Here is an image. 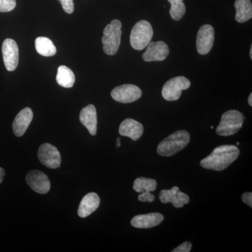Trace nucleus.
<instances>
[{
  "label": "nucleus",
  "instance_id": "29",
  "mask_svg": "<svg viewBox=\"0 0 252 252\" xmlns=\"http://www.w3.org/2000/svg\"><path fill=\"white\" fill-rule=\"evenodd\" d=\"M5 175V171L4 169L0 167V185H1V182H2L3 179H4V177Z\"/></svg>",
  "mask_w": 252,
  "mask_h": 252
},
{
  "label": "nucleus",
  "instance_id": "25",
  "mask_svg": "<svg viewBox=\"0 0 252 252\" xmlns=\"http://www.w3.org/2000/svg\"><path fill=\"white\" fill-rule=\"evenodd\" d=\"M62 5L63 10L67 14H72L74 10V1L73 0H59Z\"/></svg>",
  "mask_w": 252,
  "mask_h": 252
},
{
  "label": "nucleus",
  "instance_id": "32",
  "mask_svg": "<svg viewBox=\"0 0 252 252\" xmlns=\"http://www.w3.org/2000/svg\"><path fill=\"white\" fill-rule=\"evenodd\" d=\"M250 58H251V59H252V46H251V48H250Z\"/></svg>",
  "mask_w": 252,
  "mask_h": 252
},
{
  "label": "nucleus",
  "instance_id": "8",
  "mask_svg": "<svg viewBox=\"0 0 252 252\" xmlns=\"http://www.w3.org/2000/svg\"><path fill=\"white\" fill-rule=\"evenodd\" d=\"M39 161L44 166L56 169L61 166V156L59 151L52 144H43L38 151Z\"/></svg>",
  "mask_w": 252,
  "mask_h": 252
},
{
  "label": "nucleus",
  "instance_id": "30",
  "mask_svg": "<svg viewBox=\"0 0 252 252\" xmlns=\"http://www.w3.org/2000/svg\"><path fill=\"white\" fill-rule=\"evenodd\" d=\"M248 103L250 106H252V94H250L248 98Z\"/></svg>",
  "mask_w": 252,
  "mask_h": 252
},
{
  "label": "nucleus",
  "instance_id": "21",
  "mask_svg": "<svg viewBox=\"0 0 252 252\" xmlns=\"http://www.w3.org/2000/svg\"><path fill=\"white\" fill-rule=\"evenodd\" d=\"M56 81L62 87L69 89L72 88L75 83V75L67 66L61 65L58 69Z\"/></svg>",
  "mask_w": 252,
  "mask_h": 252
},
{
  "label": "nucleus",
  "instance_id": "17",
  "mask_svg": "<svg viewBox=\"0 0 252 252\" xmlns=\"http://www.w3.org/2000/svg\"><path fill=\"white\" fill-rule=\"evenodd\" d=\"M79 120L91 135H95L97 133V117L95 107L89 104L81 111Z\"/></svg>",
  "mask_w": 252,
  "mask_h": 252
},
{
  "label": "nucleus",
  "instance_id": "26",
  "mask_svg": "<svg viewBox=\"0 0 252 252\" xmlns=\"http://www.w3.org/2000/svg\"><path fill=\"white\" fill-rule=\"evenodd\" d=\"M138 200L143 203H152L155 200V196L152 192H144L138 195Z\"/></svg>",
  "mask_w": 252,
  "mask_h": 252
},
{
  "label": "nucleus",
  "instance_id": "14",
  "mask_svg": "<svg viewBox=\"0 0 252 252\" xmlns=\"http://www.w3.org/2000/svg\"><path fill=\"white\" fill-rule=\"evenodd\" d=\"M164 220L163 215L158 212L139 215L131 220V225L136 228H151L157 226Z\"/></svg>",
  "mask_w": 252,
  "mask_h": 252
},
{
  "label": "nucleus",
  "instance_id": "1",
  "mask_svg": "<svg viewBox=\"0 0 252 252\" xmlns=\"http://www.w3.org/2000/svg\"><path fill=\"white\" fill-rule=\"evenodd\" d=\"M240 150L235 145H220L214 149L208 157L205 158L200 164L207 170L221 171L230 166L238 158Z\"/></svg>",
  "mask_w": 252,
  "mask_h": 252
},
{
  "label": "nucleus",
  "instance_id": "12",
  "mask_svg": "<svg viewBox=\"0 0 252 252\" xmlns=\"http://www.w3.org/2000/svg\"><path fill=\"white\" fill-rule=\"evenodd\" d=\"M159 199L162 203H172L176 208H182L190 201L189 195L181 192L177 187H172L171 189L162 190L159 194Z\"/></svg>",
  "mask_w": 252,
  "mask_h": 252
},
{
  "label": "nucleus",
  "instance_id": "6",
  "mask_svg": "<svg viewBox=\"0 0 252 252\" xmlns=\"http://www.w3.org/2000/svg\"><path fill=\"white\" fill-rule=\"evenodd\" d=\"M190 81L187 78L180 76L167 81L162 89V95L167 101H176L180 99L182 91L187 90Z\"/></svg>",
  "mask_w": 252,
  "mask_h": 252
},
{
  "label": "nucleus",
  "instance_id": "22",
  "mask_svg": "<svg viewBox=\"0 0 252 252\" xmlns=\"http://www.w3.org/2000/svg\"><path fill=\"white\" fill-rule=\"evenodd\" d=\"M157 182L154 179L139 177L134 182L133 189L137 193L153 192L157 189Z\"/></svg>",
  "mask_w": 252,
  "mask_h": 252
},
{
  "label": "nucleus",
  "instance_id": "20",
  "mask_svg": "<svg viewBox=\"0 0 252 252\" xmlns=\"http://www.w3.org/2000/svg\"><path fill=\"white\" fill-rule=\"evenodd\" d=\"M35 48L38 54L45 57L54 56L57 52L54 43L49 38L39 36L35 39Z\"/></svg>",
  "mask_w": 252,
  "mask_h": 252
},
{
  "label": "nucleus",
  "instance_id": "27",
  "mask_svg": "<svg viewBox=\"0 0 252 252\" xmlns=\"http://www.w3.org/2000/svg\"><path fill=\"white\" fill-rule=\"evenodd\" d=\"M192 248V244L190 242H185L180 246L177 247L175 250H172V252H189Z\"/></svg>",
  "mask_w": 252,
  "mask_h": 252
},
{
  "label": "nucleus",
  "instance_id": "15",
  "mask_svg": "<svg viewBox=\"0 0 252 252\" xmlns=\"http://www.w3.org/2000/svg\"><path fill=\"white\" fill-rule=\"evenodd\" d=\"M119 132L121 135L137 141L143 135L144 127L142 124L134 119H126L119 126Z\"/></svg>",
  "mask_w": 252,
  "mask_h": 252
},
{
  "label": "nucleus",
  "instance_id": "9",
  "mask_svg": "<svg viewBox=\"0 0 252 252\" xmlns=\"http://www.w3.org/2000/svg\"><path fill=\"white\" fill-rule=\"evenodd\" d=\"M1 51L5 67L9 72L14 71L19 62V49L16 41L11 39H5Z\"/></svg>",
  "mask_w": 252,
  "mask_h": 252
},
{
  "label": "nucleus",
  "instance_id": "28",
  "mask_svg": "<svg viewBox=\"0 0 252 252\" xmlns=\"http://www.w3.org/2000/svg\"><path fill=\"white\" fill-rule=\"evenodd\" d=\"M242 200L250 207H252V193L251 192H247L242 195Z\"/></svg>",
  "mask_w": 252,
  "mask_h": 252
},
{
  "label": "nucleus",
  "instance_id": "5",
  "mask_svg": "<svg viewBox=\"0 0 252 252\" xmlns=\"http://www.w3.org/2000/svg\"><path fill=\"white\" fill-rule=\"evenodd\" d=\"M154 36L152 25L148 21H139L134 26L130 36V45L137 51L143 50L148 46Z\"/></svg>",
  "mask_w": 252,
  "mask_h": 252
},
{
  "label": "nucleus",
  "instance_id": "11",
  "mask_svg": "<svg viewBox=\"0 0 252 252\" xmlns=\"http://www.w3.org/2000/svg\"><path fill=\"white\" fill-rule=\"evenodd\" d=\"M26 180L30 188L37 193H47L51 189L49 177L39 170H32L28 172Z\"/></svg>",
  "mask_w": 252,
  "mask_h": 252
},
{
  "label": "nucleus",
  "instance_id": "10",
  "mask_svg": "<svg viewBox=\"0 0 252 252\" xmlns=\"http://www.w3.org/2000/svg\"><path fill=\"white\" fill-rule=\"evenodd\" d=\"M215 42V29L210 25H204L197 34L196 48L200 55L210 52Z\"/></svg>",
  "mask_w": 252,
  "mask_h": 252
},
{
  "label": "nucleus",
  "instance_id": "23",
  "mask_svg": "<svg viewBox=\"0 0 252 252\" xmlns=\"http://www.w3.org/2000/svg\"><path fill=\"white\" fill-rule=\"evenodd\" d=\"M171 4L170 14L175 21H180L186 13V6L183 0H167Z\"/></svg>",
  "mask_w": 252,
  "mask_h": 252
},
{
  "label": "nucleus",
  "instance_id": "18",
  "mask_svg": "<svg viewBox=\"0 0 252 252\" xmlns=\"http://www.w3.org/2000/svg\"><path fill=\"white\" fill-rule=\"evenodd\" d=\"M99 203H100V199L97 193H88L81 200L78 209V215L81 218L89 217L98 208Z\"/></svg>",
  "mask_w": 252,
  "mask_h": 252
},
{
  "label": "nucleus",
  "instance_id": "31",
  "mask_svg": "<svg viewBox=\"0 0 252 252\" xmlns=\"http://www.w3.org/2000/svg\"><path fill=\"white\" fill-rule=\"evenodd\" d=\"M121 146V141L120 139L117 138V147H119Z\"/></svg>",
  "mask_w": 252,
  "mask_h": 252
},
{
  "label": "nucleus",
  "instance_id": "24",
  "mask_svg": "<svg viewBox=\"0 0 252 252\" xmlns=\"http://www.w3.org/2000/svg\"><path fill=\"white\" fill-rule=\"evenodd\" d=\"M16 0H0V12H9L15 9Z\"/></svg>",
  "mask_w": 252,
  "mask_h": 252
},
{
  "label": "nucleus",
  "instance_id": "4",
  "mask_svg": "<svg viewBox=\"0 0 252 252\" xmlns=\"http://www.w3.org/2000/svg\"><path fill=\"white\" fill-rule=\"evenodd\" d=\"M245 117L237 110L227 111L222 115L220 125L217 126V135L228 137L237 133L243 127Z\"/></svg>",
  "mask_w": 252,
  "mask_h": 252
},
{
  "label": "nucleus",
  "instance_id": "33",
  "mask_svg": "<svg viewBox=\"0 0 252 252\" xmlns=\"http://www.w3.org/2000/svg\"><path fill=\"white\" fill-rule=\"evenodd\" d=\"M236 144L237 145H240V142H237Z\"/></svg>",
  "mask_w": 252,
  "mask_h": 252
},
{
  "label": "nucleus",
  "instance_id": "16",
  "mask_svg": "<svg viewBox=\"0 0 252 252\" xmlns=\"http://www.w3.org/2000/svg\"><path fill=\"white\" fill-rule=\"evenodd\" d=\"M33 119V112L31 108L26 107L22 109L15 118L12 128L15 135L21 137L26 132Z\"/></svg>",
  "mask_w": 252,
  "mask_h": 252
},
{
  "label": "nucleus",
  "instance_id": "7",
  "mask_svg": "<svg viewBox=\"0 0 252 252\" xmlns=\"http://www.w3.org/2000/svg\"><path fill=\"white\" fill-rule=\"evenodd\" d=\"M142 90L133 84H124L113 89L111 95L114 100L121 103H132L140 98Z\"/></svg>",
  "mask_w": 252,
  "mask_h": 252
},
{
  "label": "nucleus",
  "instance_id": "19",
  "mask_svg": "<svg viewBox=\"0 0 252 252\" xmlns=\"http://www.w3.org/2000/svg\"><path fill=\"white\" fill-rule=\"evenodd\" d=\"M236 15L235 20L240 23H244L252 18V4L251 0H236L234 4Z\"/></svg>",
  "mask_w": 252,
  "mask_h": 252
},
{
  "label": "nucleus",
  "instance_id": "13",
  "mask_svg": "<svg viewBox=\"0 0 252 252\" xmlns=\"http://www.w3.org/2000/svg\"><path fill=\"white\" fill-rule=\"evenodd\" d=\"M147 47V50L142 55V59L145 62L164 61L167 59L170 53L168 46L162 41L157 42L151 41Z\"/></svg>",
  "mask_w": 252,
  "mask_h": 252
},
{
  "label": "nucleus",
  "instance_id": "3",
  "mask_svg": "<svg viewBox=\"0 0 252 252\" xmlns=\"http://www.w3.org/2000/svg\"><path fill=\"white\" fill-rule=\"evenodd\" d=\"M122 27L121 21L115 19L104 28L102 42L106 54L114 56L119 51L122 39Z\"/></svg>",
  "mask_w": 252,
  "mask_h": 252
},
{
  "label": "nucleus",
  "instance_id": "2",
  "mask_svg": "<svg viewBox=\"0 0 252 252\" xmlns=\"http://www.w3.org/2000/svg\"><path fill=\"white\" fill-rule=\"evenodd\" d=\"M189 142L190 135L187 130L176 131L160 142L157 153L162 157H172L185 149Z\"/></svg>",
  "mask_w": 252,
  "mask_h": 252
}]
</instances>
